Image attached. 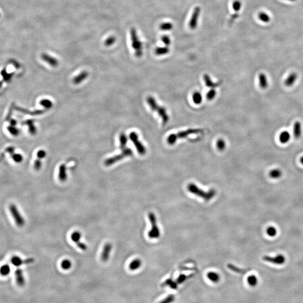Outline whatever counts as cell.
Instances as JSON below:
<instances>
[{"label":"cell","mask_w":303,"mask_h":303,"mask_svg":"<svg viewBox=\"0 0 303 303\" xmlns=\"http://www.w3.org/2000/svg\"><path fill=\"white\" fill-rule=\"evenodd\" d=\"M147 101L150 108L155 112H157L158 115L162 119V124L165 125L169 121V116L167 115L166 110L165 107L159 106L155 99L152 96H149L147 98Z\"/></svg>","instance_id":"6da1fadb"},{"label":"cell","mask_w":303,"mask_h":303,"mask_svg":"<svg viewBox=\"0 0 303 303\" xmlns=\"http://www.w3.org/2000/svg\"><path fill=\"white\" fill-rule=\"evenodd\" d=\"M187 188L190 193L203 199L206 201L210 200L215 196L216 193V191L214 189H211L208 191H205L199 189L195 184L193 183H189L188 185Z\"/></svg>","instance_id":"7a4b0ae2"},{"label":"cell","mask_w":303,"mask_h":303,"mask_svg":"<svg viewBox=\"0 0 303 303\" xmlns=\"http://www.w3.org/2000/svg\"><path fill=\"white\" fill-rule=\"evenodd\" d=\"M203 132V130L202 129H188L185 131L179 132L178 133H176V134H171L169 136H168L167 141L169 145H173L179 139H183L192 134H199V133H202Z\"/></svg>","instance_id":"3957f363"},{"label":"cell","mask_w":303,"mask_h":303,"mask_svg":"<svg viewBox=\"0 0 303 303\" xmlns=\"http://www.w3.org/2000/svg\"><path fill=\"white\" fill-rule=\"evenodd\" d=\"M130 39L135 56L141 57L143 55V43L139 38L136 29L134 28L130 29Z\"/></svg>","instance_id":"277c9868"},{"label":"cell","mask_w":303,"mask_h":303,"mask_svg":"<svg viewBox=\"0 0 303 303\" xmlns=\"http://www.w3.org/2000/svg\"><path fill=\"white\" fill-rule=\"evenodd\" d=\"M122 152L121 153L118 155H115L112 157L108 158L106 159L104 162V164L106 166H110L113 165L114 163H116L118 161H120L121 160H123L127 157L131 156L133 155V152L132 150L129 148H125L124 149L122 150Z\"/></svg>","instance_id":"5b68a950"},{"label":"cell","mask_w":303,"mask_h":303,"mask_svg":"<svg viewBox=\"0 0 303 303\" xmlns=\"http://www.w3.org/2000/svg\"><path fill=\"white\" fill-rule=\"evenodd\" d=\"M148 218L151 224V230L148 232V236L150 239H157L160 236V230L157 225V219L155 214L150 212L148 214Z\"/></svg>","instance_id":"8992f818"},{"label":"cell","mask_w":303,"mask_h":303,"mask_svg":"<svg viewBox=\"0 0 303 303\" xmlns=\"http://www.w3.org/2000/svg\"><path fill=\"white\" fill-rule=\"evenodd\" d=\"M9 211L10 212L16 225L19 227H22L25 224V220L21 216L17 207L14 204H11L9 206Z\"/></svg>","instance_id":"52a82bcc"},{"label":"cell","mask_w":303,"mask_h":303,"mask_svg":"<svg viewBox=\"0 0 303 303\" xmlns=\"http://www.w3.org/2000/svg\"><path fill=\"white\" fill-rule=\"evenodd\" d=\"M129 138L131 141L134 143V146L136 147L139 154L141 155H144L147 152V149L141 142L139 141L138 134L135 132H131L130 134Z\"/></svg>","instance_id":"ba28073f"},{"label":"cell","mask_w":303,"mask_h":303,"mask_svg":"<svg viewBox=\"0 0 303 303\" xmlns=\"http://www.w3.org/2000/svg\"><path fill=\"white\" fill-rule=\"evenodd\" d=\"M263 259L276 265H282L286 262V258L282 254H278L273 257L269 255H264L263 257Z\"/></svg>","instance_id":"9c48e42d"},{"label":"cell","mask_w":303,"mask_h":303,"mask_svg":"<svg viewBox=\"0 0 303 303\" xmlns=\"http://www.w3.org/2000/svg\"><path fill=\"white\" fill-rule=\"evenodd\" d=\"M200 11L201 9L198 6L195 7V8L194 9V11L191 16V20L189 22V26L191 29L194 30L197 28L199 17L200 14Z\"/></svg>","instance_id":"30bf717a"},{"label":"cell","mask_w":303,"mask_h":303,"mask_svg":"<svg viewBox=\"0 0 303 303\" xmlns=\"http://www.w3.org/2000/svg\"><path fill=\"white\" fill-rule=\"evenodd\" d=\"M34 262L33 258H28L25 259H22L18 256H14L11 259V263L16 267H20L22 264H29Z\"/></svg>","instance_id":"8fae6325"},{"label":"cell","mask_w":303,"mask_h":303,"mask_svg":"<svg viewBox=\"0 0 303 303\" xmlns=\"http://www.w3.org/2000/svg\"><path fill=\"white\" fill-rule=\"evenodd\" d=\"M41 58L46 63L49 64L50 66L52 67H56L58 65V61L56 58L51 56L47 53H43L41 55Z\"/></svg>","instance_id":"7c38bea8"},{"label":"cell","mask_w":303,"mask_h":303,"mask_svg":"<svg viewBox=\"0 0 303 303\" xmlns=\"http://www.w3.org/2000/svg\"><path fill=\"white\" fill-rule=\"evenodd\" d=\"M112 245L110 243H107L103 247L102 253L101 254V260L103 262H106L110 258V255L112 250Z\"/></svg>","instance_id":"4fadbf2b"},{"label":"cell","mask_w":303,"mask_h":303,"mask_svg":"<svg viewBox=\"0 0 303 303\" xmlns=\"http://www.w3.org/2000/svg\"><path fill=\"white\" fill-rule=\"evenodd\" d=\"M15 276L17 284L20 286H23L25 285V280L23 275L22 271L20 268H18L15 272Z\"/></svg>","instance_id":"5bb4252c"},{"label":"cell","mask_w":303,"mask_h":303,"mask_svg":"<svg viewBox=\"0 0 303 303\" xmlns=\"http://www.w3.org/2000/svg\"><path fill=\"white\" fill-rule=\"evenodd\" d=\"M88 75H89L88 72H87L86 71H83L79 74L77 75L75 78H73L72 83L74 84H79L88 78Z\"/></svg>","instance_id":"9a60e30c"},{"label":"cell","mask_w":303,"mask_h":303,"mask_svg":"<svg viewBox=\"0 0 303 303\" xmlns=\"http://www.w3.org/2000/svg\"><path fill=\"white\" fill-rule=\"evenodd\" d=\"M67 178V168L65 165L62 164L59 167L58 171V179L61 182H65L66 181Z\"/></svg>","instance_id":"2e32d148"},{"label":"cell","mask_w":303,"mask_h":303,"mask_svg":"<svg viewBox=\"0 0 303 303\" xmlns=\"http://www.w3.org/2000/svg\"><path fill=\"white\" fill-rule=\"evenodd\" d=\"M203 79H204L206 86L208 87H209V88H214L219 86L222 83V82H219V83L213 82L209 77V76L207 74H205L203 75Z\"/></svg>","instance_id":"e0dca14e"},{"label":"cell","mask_w":303,"mask_h":303,"mask_svg":"<svg viewBox=\"0 0 303 303\" xmlns=\"http://www.w3.org/2000/svg\"><path fill=\"white\" fill-rule=\"evenodd\" d=\"M207 277L210 281L214 283L219 282L221 280V276L219 273L213 271L208 272L207 274Z\"/></svg>","instance_id":"ac0fdd59"},{"label":"cell","mask_w":303,"mask_h":303,"mask_svg":"<svg viewBox=\"0 0 303 303\" xmlns=\"http://www.w3.org/2000/svg\"><path fill=\"white\" fill-rule=\"evenodd\" d=\"M297 78V74L295 72H292L290 74L289 77L285 81V84L287 86H291L295 83L296 79Z\"/></svg>","instance_id":"d6986e66"},{"label":"cell","mask_w":303,"mask_h":303,"mask_svg":"<svg viewBox=\"0 0 303 303\" xmlns=\"http://www.w3.org/2000/svg\"><path fill=\"white\" fill-rule=\"evenodd\" d=\"M293 133L295 138H299L302 135V124L299 121H296L294 124Z\"/></svg>","instance_id":"ffe728a7"},{"label":"cell","mask_w":303,"mask_h":303,"mask_svg":"<svg viewBox=\"0 0 303 303\" xmlns=\"http://www.w3.org/2000/svg\"><path fill=\"white\" fill-rule=\"evenodd\" d=\"M142 264V262L140 259H135L133 261H131L129 264V268L130 271H136L138 270L139 268H141Z\"/></svg>","instance_id":"44dd1931"},{"label":"cell","mask_w":303,"mask_h":303,"mask_svg":"<svg viewBox=\"0 0 303 303\" xmlns=\"http://www.w3.org/2000/svg\"><path fill=\"white\" fill-rule=\"evenodd\" d=\"M259 81L260 86L262 88L266 89L268 87V79L264 73H261L259 75Z\"/></svg>","instance_id":"7402d4cb"},{"label":"cell","mask_w":303,"mask_h":303,"mask_svg":"<svg viewBox=\"0 0 303 303\" xmlns=\"http://www.w3.org/2000/svg\"><path fill=\"white\" fill-rule=\"evenodd\" d=\"M290 134L288 131H282L279 135V141L282 144H286L288 143L290 140Z\"/></svg>","instance_id":"603a6c76"},{"label":"cell","mask_w":303,"mask_h":303,"mask_svg":"<svg viewBox=\"0 0 303 303\" xmlns=\"http://www.w3.org/2000/svg\"><path fill=\"white\" fill-rule=\"evenodd\" d=\"M247 284L251 287H255L258 285V280L255 275H250L247 278Z\"/></svg>","instance_id":"cb8c5ba5"},{"label":"cell","mask_w":303,"mask_h":303,"mask_svg":"<svg viewBox=\"0 0 303 303\" xmlns=\"http://www.w3.org/2000/svg\"><path fill=\"white\" fill-rule=\"evenodd\" d=\"M119 140H120V149L121 150H123L125 148H126V146L127 144V138L125 134L121 133L120 134Z\"/></svg>","instance_id":"d4e9b609"},{"label":"cell","mask_w":303,"mask_h":303,"mask_svg":"<svg viewBox=\"0 0 303 303\" xmlns=\"http://www.w3.org/2000/svg\"><path fill=\"white\" fill-rule=\"evenodd\" d=\"M269 175L272 179H278L280 177H281V176H282V171L280 169H272L269 172Z\"/></svg>","instance_id":"484cf974"},{"label":"cell","mask_w":303,"mask_h":303,"mask_svg":"<svg viewBox=\"0 0 303 303\" xmlns=\"http://www.w3.org/2000/svg\"><path fill=\"white\" fill-rule=\"evenodd\" d=\"M169 52V48L167 47H157L155 49V53L158 56H162L167 54Z\"/></svg>","instance_id":"4316f807"},{"label":"cell","mask_w":303,"mask_h":303,"mask_svg":"<svg viewBox=\"0 0 303 303\" xmlns=\"http://www.w3.org/2000/svg\"><path fill=\"white\" fill-rule=\"evenodd\" d=\"M193 100L195 104L199 105L202 102V94L198 92H194L193 95Z\"/></svg>","instance_id":"83f0119b"},{"label":"cell","mask_w":303,"mask_h":303,"mask_svg":"<svg viewBox=\"0 0 303 303\" xmlns=\"http://www.w3.org/2000/svg\"><path fill=\"white\" fill-rule=\"evenodd\" d=\"M10 267L8 264H4L0 268V274L3 276H6L10 273Z\"/></svg>","instance_id":"f1b7e54d"},{"label":"cell","mask_w":303,"mask_h":303,"mask_svg":"<svg viewBox=\"0 0 303 303\" xmlns=\"http://www.w3.org/2000/svg\"><path fill=\"white\" fill-rule=\"evenodd\" d=\"M40 105L47 109H50L53 107V103L47 99H44L40 101Z\"/></svg>","instance_id":"f546056e"},{"label":"cell","mask_w":303,"mask_h":303,"mask_svg":"<svg viewBox=\"0 0 303 303\" xmlns=\"http://www.w3.org/2000/svg\"><path fill=\"white\" fill-rule=\"evenodd\" d=\"M116 42V38L115 36H110L108 37L104 42V45L106 47H110Z\"/></svg>","instance_id":"4dcf8cb0"},{"label":"cell","mask_w":303,"mask_h":303,"mask_svg":"<svg viewBox=\"0 0 303 303\" xmlns=\"http://www.w3.org/2000/svg\"><path fill=\"white\" fill-rule=\"evenodd\" d=\"M175 299L176 297L174 294H169L158 303H173L175 302Z\"/></svg>","instance_id":"1f68e13d"},{"label":"cell","mask_w":303,"mask_h":303,"mask_svg":"<svg viewBox=\"0 0 303 303\" xmlns=\"http://www.w3.org/2000/svg\"><path fill=\"white\" fill-rule=\"evenodd\" d=\"M82 237V234L79 231H74L71 235V239L73 242L75 243H77L80 241V240Z\"/></svg>","instance_id":"d6a6232c"},{"label":"cell","mask_w":303,"mask_h":303,"mask_svg":"<svg viewBox=\"0 0 303 303\" xmlns=\"http://www.w3.org/2000/svg\"><path fill=\"white\" fill-rule=\"evenodd\" d=\"M61 266L64 270H69L72 267V263L69 259H64L61 263Z\"/></svg>","instance_id":"836d02e7"},{"label":"cell","mask_w":303,"mask_h":303,"mask_svg":"<svg viewBox=\"0 0 303 303\" xmlns=\"http://www.w3.org/2000/svg\"><path fill=\"white\" fill-rule=\"evenodd\" d=\"M160 29L163 31H168L173 28V24L169 22H163L160 25Z\"/></svg>","instance_id":"e575fe53"},{"label":"cell","mask_w":303,"mask_h":303,"mask_svg":"<svg viewBox=\"0 0 303 303\" xmlns=\"http://www.w3.org/2000/svg\"><path fill=\"white\" fill-rule=\"evenodd\" d=\"M266 233L268 236H269L271 237H274L277 235V230L274 227L270 226V227H268V228H267Z\"/></svg>","instance_id":"d590c367"},{"label":"cell","mask_w":303,"mask_h":303,"mask_svg":"<svg viewBox=\"0 0 303 303\" xmlns=\"http://www.w3.org/2000/svg\"><path fill=\"white\" fill-rule=\"evenodd\" d=\"M258 17L261 21H262L263 22H268L270 21V17L269 16L268 14H267L265 13H262V12L260 13L258 15Z\"/></svg>","instance_id":"8d00e7d4"},{"label":"cell","mask_w":303,"mask_h":303,"mask_svg":"<svg viewBox=\"0 0 303 303\" xmlns=\"http://www.w3.org/2000/svg\"><path fill=\"white\" fill-rule=\"evenodd\" d=\"M27 124L28 125L30 133L33 135L35 134L37 132V129L33 124V121L32 120H29L27 121Z\"/></svg>","instance_id":"74e56055"},{"label":"cell","mask_w":303,"mask_h":303,"mask_svg":"<svg viewBox=\"0 0 303 303\" xmlns=\"http://www.w3.org/2000/svg\"><path fill=\"white\" fill-rule=\"evenodd\" d=\"M241 2L239 0H235L233 3V10L235 12H238L241 8Z\"/></svg>","instance_id":"f35d334b"},{"label":"cell","mask_w":303,"mask_h":303,"mask_svg":"<svg viewBox=\"0 0 303 303\" xmlns=\"http://www.w3.org/2000/svg\"><path fill=\"white\" fill-rule=\"evenodd\" d=\"M216 145L217 149L220 151L224 150L226 147L225 142L222 139H219L217 141Z\"/></svg>","instance_id":"ab89813d"},{"label":"cell","mask_w":303,"mask_h":303,"mask_svg":"<svg viewBox=\"0 0 303 303\" xmlns=\"http://www.w3.org/2000/svg\"><path fill=\"white\" fill-rule=\"evenodd\" d=\"M216 96V91L214 89H212L209 92L207 93L206 97H207V98L208 100L212 101V100H213V99Z\"/></svg>","instance_id":"60d3db41"},{"label":"cell","mask_w":303,"mask_h":303,"mask_svg":"<svg viewBox=\"0 0 303 303\" xmlns=\"http://www.w3.org/2000/svg\"><path fill=\"white\" fill-rule=\"evenodd\" d=\"M12 158L15 162L16 163H20L23 160L22 156L20 154H15L12 155Z\"/></svg>","instance_id":"b9f144b4"},{"label":"cell","mask_w":303,"mask_h":303,"mask_svg":"<svg viewBox=\"0 0 303 303\" xmlns=\"http://www.w3.org/2000/svg\"><path fill=\"white\" fill-rule=\"evenodd\" d=\"M161 40H162V42L167 46H169L171 43V39H170L169 36H168V35H163L162 38H161Z\"/></svg>","instance_id":"7bdbcfd3"},{"label":"cell","mask_w":303,"mask_h":303,"mask_svg":"<svg viewBox=\"0 0 303 303\" xmlns=\"http://www.w3.org/2000/svg\"><path fill=\"white\" fill-rule=\"evenodd\" d=\"M42 167V162L40 159L38 158L37 160H36L35 161V162L34 163V169L35 170H39L41 169Z\"/></svg>","instance_id":"ee69618b"},{"label":"cell","mask_w":303,"mask_h":303,"mask_svg":"<svg viewBox=\"0 0 303 303\" xmlns=\"http://www.w3.org/2000/svg\"><path fill=\"white\" fill-rule=\"evenodd\" d=\"M165 285H167V286H169L172 289H175L176 287H177V285H176V283H174L173 282L171 279H169L167 280H166V281L164 283Z\"/></svg>","instance_id":"f6af8a7d"},{"label":"cell","mask_w":303,"mask_h":303,"mask_svg":"<svg viewBox=\"0 0 303 303\" xmlns=\"http://www.w3.org/2000/svg\"><path fill=\"white\" fill-rule=\"evenodd\" d=\"M46 152L44 150H40L37 153V156L38 158H39V159L44 158L46 157Z\"/></svg>","instance_id":"bcb514c9"},{"label":"cell","mask_w":303,"mask_h":303,"mask_svg":"<svg viewBox=\"0 0 303 303\" xmlns=\"http://www.w3.org/2000/svg\"><path fill=\"white\" fill-rule=\"evenodd\" d=\"M77 247L82 250H86L87 249V246L84 243L79 241L77 243Z\"/></svg>","instance_id":"7dc6e473"},{"label":"cell","mask_w":303,"mask_h":303,"mask_svg":"<svg viewBox=\"0 0 303 303\" xmlns=\"http://www.w3.org/2000/svg\"><path fill=\"white\" fill-rule=\"evenodd\" d=\"M186 279V276L185 275H181L179 276V277L177 278V282L178 283H182L184 282Z\"/></svg>","instance_id":"c3c4849f"},{"label":"cell","mask_w":303,"mask_h":303,"mask_svg":"<svg viewBox=\"0 0 303 303\" xmlns=\"http://www.w3.org/2000/svg\"><path fill=\"white\" fill-rule=\"evenodd\" d=\"M300 162H301V163H302V164H303V157H302V158H300Z\"/></svg>","instance_id":"681fc988"},{"label":"cell","mask_w":303,"mask_h":303,"mask_svg":"<svg viewBox=\"0 0 303 303\" xmlns=\"http://www.w3.org/2000/svg\"><path fill=\"white\" fill-rule=\"evenodd\" d=\"M288 1H295L296 0H288Z\"/></svg>","instance_id":"f907efd6"},{"label":"cell","mask_w":303,"mask_h":303,"mask_svg":"<svg viewBox=\"0 0 303 303\" xmlns=\"http://www.w3.org/2000/svg\"><path fill=\"white\" fill-rule=\"evenodd\" d=\"M0 16H1V14H0Z\"/></svg>","instance_id":"816d5d0a"}]
</instances>
